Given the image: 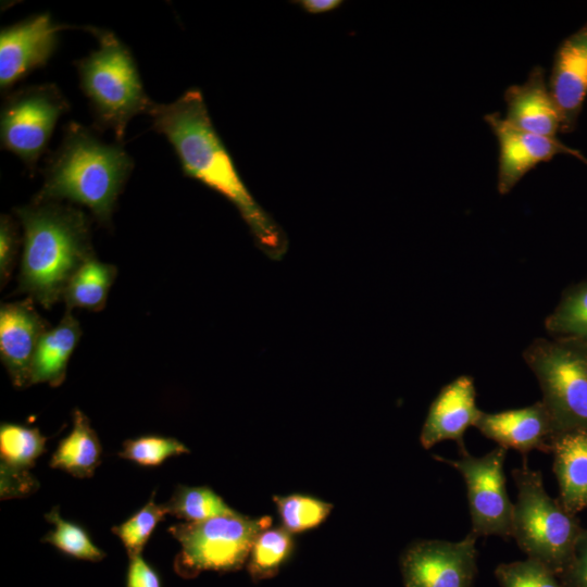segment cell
Returning a JSON list of instances; mask_svg holds the SVG:
<instances>
[{
	"mask_svg": "<svg viewBox=\"0 0 587 587\" xmlns=\"http://www.w3.org/2000/svg\"><path fill=\"white\" fill-rule=\"evenodd\" d=\"M149 114L154 130L172 145L184 174L226 198L257 247L271 260L283 259L289 245L287 234L243 183L212 124L201 91L191 88L171 103H154Z\"/></svg>",
	"mask_w": 587,
	"mask_h": 587,
	"instance_id": "obj_1",
	"label": "cell"
},
{
	"mask_svg": "<svg viewBox=\"0 0 587 587\" xmlns=\"http://www.w3.org/2000/svg\"><path fill=\"white\" fill-rule=\"evenodd\" d=\"M24 229L18 287L45 308L63 299L75 272L92 254L86 214L61 202H34L16 210Z\"/></svg>",
	"mask_w": 587,
	"mask_h": 587,
	"instance_id": "obj_2",
	"label": "cell"
},
{
	"mask_svg": "<svg viewBox=\"0 0 587 587\" xmlns=\"http://www.w3.org/2000/svg\"><path fill=\"white\" fill-rule=\"evenodd\" d=\"M133 166L120 145L107 143L72 122L47 163L34 202L67 200L88 208L100 223L108 224Z\"/></svg>",
	"mask_w": 587,
	"mask_h": 587,
	"instance_id": "obj_3",
	"label": "cell"
},
{
	"mask_svg": "<svg viewBox=\"0 0 587 587\" xmlns=\"http://www.w3.org/2000/svg\"><path fill=\"white\" fill-rule=\"evenodd\" d=\"M98 48L76 62L79 83L98 125L122 141L129 121L151 111L136 62L128 48L111 32L93 29Z\"/></svg>",
	"mask_w": 587,
	"mask_h": 587,
	"instance_id": "obj_4",
	"label": "cell"
},
{
	"mask_svg": "<svg viewBox=\"0 0 587 587\" xmlns=\"http://www.w3.org/2000/svg\"><path fill=\"white\" fill-rule=\"evenodd\" d=\"M517 497L513 503L511 537L527 554L553 573L570 563L582 530L573 514L545 490L540 471L523 464L511 472Z\"/></svg>",
	"mask_w": 587,
	"mask_h": 587,
	"instance_id": "obj_5",
	"label": "cell"
},
{
	"mask_svg": "<svg viewBox=\"0 0 587 587\" xmlns=\"http://www.w3.org/2000/svg\"><path fill=\"white\" fill-rule=\"evenodd\" d=\"M523 359L538 380L555 434L587 432V341L536 338Z\"/></svg>",
	"mask_w": 587,
	"mask_h": 587,
	"instance_id": "obj_6",
	"label": "cell"
},
{
	"mask_svg": "<svg viewBox=\"0 0 587 587\" xmlns=\"http://www.w3.org/2000/svg\"><path fill=\"white\" fill-rule=\"evenodd\" d=\"M271 524L270 516L253 519L238 512L174 524L168 533L180 545L174 569L184 577H192L202 571L238 570L249 558L259 533Z\"/></svg>",
	"mask_w": 587,
	"mask_h": 587,
	"instance_id": "obj_7",
	"label": "cell"
},
{
	"mask_svg": "<svg viewBox=\"0 0 587 587\" xmlns=\"http://www.w3.org/2000/svg\"><path fill=\"white\" fill-rule=\"evenodd\" d=\"M68 103L54 84L28 86L11 93L0 115L2 147L33 173Z\"/></svg>",
	"mask_w": 587,
	"mask_h": 587,
	"instance_id": "obj_8",
	"label": "cell"
},
{
	"mask_svg": "<svg viewBox=\"0 0 587 587\" xmlns=\"http://www.w3.org/2000/svg\"><path fill=\"white\" fill-rule=\"evenodd\" d=\"M508 449L498 446L482 457H474L465 448L459 459L436 457L455 469L466 486L472 533L479 536L511 537L513 503L510 501L504 461Z\"/></svg>",
	"mask_w": 587,
	"mask_h": 587,
	"instance_id": "obj_9",
	"label": "cell"
},
{
	"mask_svg": "<svg viewBox=\"0 0 587 587\" xmlns=\"http://www.w3.org/2000/svg\"><path fill=\"white\" fill-rule=\"evenodd\" d=\"M477 537L471 532L460 541L422 540L401 558L405 587H471L477 571Z\"/></svg>",
	"mask_w": 587,
	"mask_h": 587,
	"instance_id": "obj_10",
	"label": "cell"
},
{
	"mask_svg": "<svg viewBox=\"0 0 587 587\" xmlns=\"http://www.w3.org/2000/svg\"><path fill=\"white\" fill-rule=\"evenodd\" d=\"M484 120L499 142L497 189L500 195L510 192L527 172L541 162H549L557 154L574 155L587 163L580 151L565 146L557 137L524 132L499 113L487 114Z\"/></svg>",
	"mask_w": 587,
	"mask_h": 587,
	"instance_id": "obj_11",
	"label": "cell"
},
{
	"mask_svg": "<svg viewBox=\"0 0 587 587\" xmlns=\"http://www.w3.org/2000/svg\"><path fill=\"white\" fill-rule=\"evenodd\" d=\"M66 26L50 14H38L4 27L0 33V87L8 90L32 71L47 64Z\"/></svg>",
	"mask_w": 587,
	"mask_h": 587,
	"instance_id": "obj_12",
	"label": "cell"
},
{
	"mask_svg": "<svg viewBox=\"0 0 587 587\" xmlns=\"http://www.w3.org/2000/svg\"><path fill=\"white\" fill-rule=\"evenodd\" d=\"M48 329L32 298L1 304L0 358L15 387L32 385L35 352Z\"/></svg>",
	"mask_w": 587,
	"mask_h": 587,
	"instance_id": "obj_13",
	"label": "cell"
},
{
	"mask_svg": "<svg viewBox=\"0 0 587 587\" xmlns=\"http://www.w3.org/2000/svg\"><path fill=\"white\" fill-rule=\"evenodd\" d=\"M548 88L560 114L561 132H573L587 96V23L558 47Z\"/></svg>",
	"mask_w": 587,
	"mask_h": 587,
	"instance_id": "obj_14",
	"label": "cell"
},
{
	"mask_svg": "<svg viewBox=\"0 0 587 587\" xmlns=\"http://www.w3.org/2000/svg\"><path fill=\"white\" fill-rule=\"evenodd\" d=\"M482 412L476 405L473 378L458 376L433 400L420 435L422 447L429 449L440 441L454 440L460 449L465 448L464 433L475 425Z\"/></svg>",
	"mask_w": 587,
	"mask_h": 587,
	"instance_id": "obj_15",
	"label": "cell"
},
{
	"mask_svg": "<svg viewBox=\"0 0 587 587\" xmlns=\"http://www.w3.org/2000/svg\"><path fill=\"white\" fill-rule=\"evenodd\" d=\"M474 427L498 446L514 449L524 458L535 449L551 451V439L555 435L549 412L541 400L520 409L482 412Z\"/></svg>",
	"mask_w": 587,
	"mask_h": 587,
	"instance_id": "obj_16",
	"label": "cell"
},
{
	"mask_svg": "<svg viewBox=\"0 0 587 587\" xmlns=\"http://www.w3.org/2000/svg\"><path fill=\"white\" fill-rule=\"evenodd\" d=\"M505 120L513 126L536 135L555 137L561 130V118L540 65L532 68L521 85L504 91Z\"/></svg>",
	"mask_w": 587,
	"mask_h": 587,
	"instance_id": "obj_17",
	"label": "cell"
},
{
	"mask_svg": "<svg viewBox=\"0 0 587 587\" xmlns=\"http://www.w3.org/2000/svg\"><path fill=\"white\" fill-rule=\"evenodd\" d=\"M550 445L561 504L575 514L587 508V432L555 434Z\"/></svg>",
	"mask_w": 587,
	"mask_h": 587,
	"instance_id": "obj_18",
	"label": "cell"
},
{
	"mask_svg": "<svg viewBox=\"0 0 587 587\" xmlns=\"http://www.w3.org/2000/svg\"><path fill=\"white\" fill-rule=\"evenodd\" d=\"M82 336L78 321L66 310L60 323L41 337L32 365L30 384L60 386L73 351Z\"/></svg>",
	"mask_w": 587,
	"mask_h": 587,
	"instance_id": "obj_19",
	"label": "cell"
},
{
	"mask_svg": "<svg viewBox=\"0 0 587 587\" xmlns=\"http://www.w3.org/2000/svg\"><path fill=\"white\" fill-rule=\"evenodd\" d=\"M47 438L36 427L14 423L0 426V482L22 486L35 480L29 470L46 451Z\"/></svg>",
	"mask_w": 587,
	"mask_h": 587,
	"instance_id": "obj_20",
	"label": "cell"
},
{
	"mask_svg": "<svg viewBox=\"0 0 587 587\" xmlns=\"http://www.w3.org/2000/svg\"><path fill=\"white\" fill-rule=\"evenodd\" d=\"M102 446L88 417L78 409L73 413V428L60 440L49 465L77 478L91 477L101 463Z\"/></svg>",
	"mask_w": 587,
	"mask_h": 587,
	"instance_id": "obj_21",
	"label": "cell"
},
{
	"mask_svg": "<svg viewBox=\"0 0 587 587\" xmlns=\"http://www.w3.org/2000/svg\"><path fill=\"white\" fill-rule=\"evenodd\" d=\"M116 273L114 265L90 258L75 272L66 286L63 296L66 310L82 308L101 311Z\"/></svg>",
	"mask_w": 587,
	"mask_h": 587,
	"instance_id": "obj_22",
	"label": "cell"
},
{
	"mask_svg": "<svg viewBox=\"0 0 587 587\" xmlns=\"http://www.w3.org/2000/svg\"><path fill=\"white\" fill-rule=\"evenodd\" d=\"M164 504L170 514L184 522H200L237 513L215 491L205 486L179 485Z\"/></svg>",
	"mask_w": 587,
	"mask_h": 587,
	"instance_id": "obj_23",
	"label": "cell"
},
{
	"mask_svg": "<svg viewBox=\"0 0 587 587\" xmlns=\"http://www.w3.org/2000/svg\"><path fill=\"white\" fill-rule=\"evenodd\" d=\"M545 328L553 337L587 341V282L570 287L546 317Z\"/></svg>",
	"mask_w": 587,
	"mask_h": 587,
	"instance_id": "obj_24",
	"label": "cell"
},
{
	"mask_svg": "<svg viewBox=\"0 0 587 587\" xmlns=\"http://www.w3.org/2000/svg\"><path fill=\"white\" fill-rule=\"evenodd\" d=\"M292 547L291 533L284 527L261 530L248 558L250 575L257 580L273 576L290 555Z\"/></svg>",
	"mask_w": 587,
	"mask_h": 587,
	"instance_id": "obj_25",
	"label": "cell"
},
{
	"mask_svg": "<svg viewBox=\"0 0 587 587\" xmlns=\"http://www.w3.org/2000/svg\"><path fill=\"white\" fill-rule=\"evenodd\" d=\"M45 517L54 525V528L43 536L41 541L79 560L98 562L105 557V553L92 542L84 527L62 519L58 507H54Z\"/></svg>",
	"mask_w": 587,
	"mask_h": 587,
	"instance_id": "obj_26",
	"label": "cell"
},
{
	"mask_svg": "<svg viewBox=\"0 0 587 587\" xmlns=\"http://www.w3.org/2000/svg\"><path fill=\"white\" fill-rule=\"evenodd\" d=\"M273 500L283 527L291 534L319 526L333 509L329 502L300 494L274 496Z\"/></svg>",
	"mask_w": 587,
	"mask_h": 587,
	"instance_id": "obj_27",
	"label": "cell"
},
{
	"mask_svg": "<svg viewBox=\"0 0 587 587\" xmlns=\"http://www.w3.org/2000/svg\"><path fill=\"white\" fill-rule=\"evenodd\" d=\"M165 514H168L165 504H157L153 492L142 508L112 528L123 542L129 558L141 554L154 528Z\"/></svg>",
	"mask_w": 587,
	"mask_h": 587,
	"instance_id": "obj_28",
	"label": "cell"
},
{
	"mask_svg": "<svg viewBox=\"0 0 587 587\" xmlns=\"http://www.w3.org/2000/svg\"><path fill=\"white\" fill-rule=\"evenodd\" d=\"M189 452L179 440L159 435H145L123 442L118 457L146 467H154L171 457Z\"/></svg>",
	"mask_w": 587,
	"mask_h": 587,
	"instance_id": "obj_29",
	"label": "cell"
},
{
	"mask_svg": "<svg viewBox=\"0 0 587 587\" xmlns=\"http://www.w3.org/2000/svg\"><path fill=\"white\" fill-rule=\"evenodd\" d=\"M495 576L501 587H563L555 573L529 558L499 564Z\"/></svg>",
	"mask_w": 587,
	"mask_h": 587,
	"instance_id": "obj_30",
	"label": "cell"
},
{
	"mask_svg": "<svg viewBox=\"0 0 587 587\" xmlns=\"http://www.w3.org/2000/svg\"><path fill=\"white\" fill-rule=\"evenodd\" d=\"M18 248V233L15 222L7 214L0 218V278L1 286L5 285Z\"/></svg>",
	"mask_w": 587,
	"mask_h": 587,
	"instance_id": "obj_31",
	"label": "cell"
},
{
	"mask_svg": "<svg viewBox=\"0 0 587 587\" xmlns=\"http://www.w3.org/2000/svg\"><path fill=\"white\" fill-rule=\"evenodd\" d=\"M563 587H587V532H582L574 554L561 573Z\"/></svg>",
	"mask_w": 587,
	"mask_h": 587,
	"instance_id": "obj_32",
	"label": "cell"
},
{
	"mask_svg": "<svg viewBox=\"0 0 587 587\" xmlns=\"http://www.w3.org/2000/svg\"><path fill=\"white\" fill-rule=\"evenodd\" d=\"M126 587H162L159 573L141 554L129 558Z\"/></svg>",
	"mask_w": 587,
	"mask_h": 587,
	"instance_id": "obj_33",
	"label": "cell"
},
{
	"mask_svg": "<svg viewBox=\"0 0 587 587\" xmlns=\"http://www.w3.org/2000/svg\"><path fill=\"white\" fill-rule=\"evenodd\" d=\"M295 4L299 5L304 12L309 14H323L339 9L342 4V0H297Z\"/></svg>",
	"mask_w": 587,
	"mask_h": 587,
	"instance_id": "obj_34",
	"label": "cell"
}]
</instances>
